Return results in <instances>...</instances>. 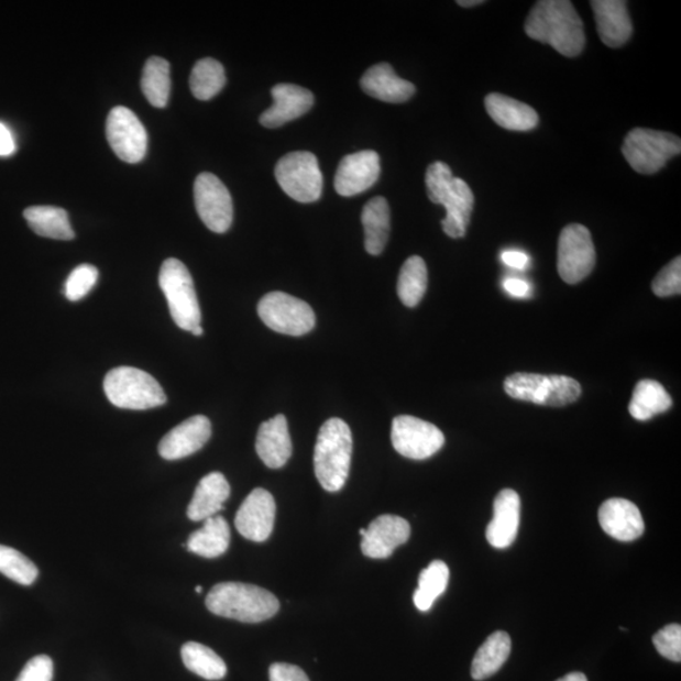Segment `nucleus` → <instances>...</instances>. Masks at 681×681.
Wrapping results in <instances>:
<instances>
[{"label":"nucleus","instance_id":"1","mask_svg":"<svg viewBox=\"0 0 681 681\" xmlns=\"http://www.w3.org/2000/svg\"><path fill=\"white\" fill-rule=\"evenodd\" d=\"M524 29L531 40L547 43L565 57L581 55L585 46L583 22L568 0H540Z\"/></svg>","mask_w":681,"mask_h":681},{"label":"nucleus","instance_id":"2","mask_svg":"<svg viewBox=\"0 0 681 681\" xmlns=\"http://www.w3.org/2000/svg\"><path fill=\"white\" fill-rule=\"evenodd\" d=\"M206 607L213 615L257 624L277 615L279 601L273 593L254 584L226 582L207 594Z\"/></svg>","mask_w":681,"mask_h":681},{"label":"nucleus","instance_id":"3","mask_svg":"<svg viewBox=\"0 0 681 681\" xmlns=\"http://www.w3.org/2000/svg\"><path fill=\"white\" fill-rule=\"evenodd\" d=\"M426 185L429 200L444 206L442 228L446 234L452 239L463 238L475 206V196L468 183L454 177L444 162H435L427 169Z\"/></svg>","mask_w":681,"mask_h":681},{"label":"nucleus","instance_id":"4","mask_svg":"<svg viewBox=\"0 0 681 681\" xmlns=\"http://www.w3.org/2000/svg\"><path fill=\"white\" fill-rule=\"evenodd\" d=\"M352 459V433L347 421L331 418L318 433L315 447V473L329 493H339L349 479Z\"/></svg>","mask_w":681,"mask_h":681},{"label":"nucleus","instance_id":"5","mask_svg":"<svg viewBox=\"0 0 681 681\" xmlns=\"http://www.w3.org/2000/svg\"><path fill=\"white\" fill-rule=\"evenodd\" d=\"M103 392L118 408L146 410L167 403V395L161 384L141 369L120 366L110 372L103 381Z\"/></svg>","mask_w":681,"mask_h":681},{"label":"nucleus","instance_id":"6","mask_svg":"<svg viewBox=\"0 0 681 681\" xmlns=\"http://www.w3.org/2000/svg\"><path fill=\"white\" fill-rule=\"evenodd\" d=\"M504 389L513 399L547 407H565L580 399L582 386L563 375L515 373L507 376Z\"/></svg>","mask_w":681,"mask_h":681},{"label":"nucleus","instance_id":"7","mask_svg":"<svg viewBox=\"0 0 681 681\" xmlns=\"http://www.w3.org/2000/svg\"><path fill=\"white\" fill-rule=\"evenodd\" d=\"M160 286L167 298L169 312L180 330L191 332L201 326V309L198 305L191 273L178 259H167L161 266Z\"/></svg>","mask_w":681,"mask_h":681},{"label":"nucleus","instance_id":"8","mask_svg":"<svg viewBox=\"0 0 681 681\" xmlns=\"http://www.w3.org/2000/svg\"><path fill=\"white\" fill-rule=\"evenodd\" d=\"M681 152L680 138L652 129L636 128L625 138L623 153L628 165L641 175L657 174Z\"/></svg>","mask_w":681,"mask_h":681},{"label":"nucleus","instance_id":"9","mask_svg":"<svg viewBox=\"0 0 681 681\" xmlns=\"http://www.w3.org/2000/svg\"><path fill=\"white\" fill-rule=\"evenodd\" d=\"M275 178L293 200L301 204L320 200L323 176L314 153L293 152L284 155L275 167Z\"/></svg>","mask_w":681,"mask_h":681},{"label":"nucleus","instance_id":"10","mask_svg":"<svg viewBox=\"0 0 681 681\" xmlns=\"http://www.w3.org/2000/svg\"><path fill=\"white\" fill-rule=\"evenodd\" d=\"M257 315L271 330L295 338L309 333L316 326L312 307L284 292L265 295L259 301Z\"/></svg>","mask_w":681,"mask_h":681},{"label":"nucleus","instance_id":"11","mask_svg":"<svg viewBox=\"0 0 681 681\" xmlns=\"http://www.w3.org/2000/svg\"><path fill=\"white\" fill-rule=\"evenodd\" d=\"M596 265L591 232L580 223L563 229L558 243V272L568 284H576L587 278Z\"/></svg>","mask_w":681,"mask_h":681},{"label":"nucleus","instance_id":"12","mask_svg":"<svg viewBox=\"0 0 681 681\" xmlns=\"http://www.w3.org/2000/svg\"><path fill=\"white\" fill-rule=\"evenodd\" d=\"M446 442L442 430L429 421L411 416L394 418L392 443L407 459L424 461L441 451Z\"/></svg>","mask_w":681,"mask_h":681},{"label":"nucleus","instance_id":"13","mask_svg":"<svg viewBox=\"0 0 681 681\" xmlns=\"http://www.w3.org/2000/svg\"><path fill=\"white\" fill-rule=\"evenodd\" d=\"M195 204L198 217L213 232H227L234 218L231 195L219 177L201 174L195 180Z\"/></svg>","mask_w":681,"mask_h":681},{"label":"nucleus","instance_id":"14","mask_svg":"<svg viewBox=\"0 0 681 681\" xmlns=\"http://www.w3.org/2000/svg\"><path fill=\"white\" fill-rule=\"evenodd\" d=\"M107 136L111 150L127 163L141 162L149 146V135L131 109L117 107L107 120Z\"/></svg>","mask_w":681,"mask_h":681},{"label":"nucleus","instance_id":"15","mask_svg":"<svg viewBox=\"0 0 681 681\" xmlns=\"http://www.w3.org/2000/svg\"><path fill=\"white\" fill-rule=\"evenodd\" d=\"M275 512L277 505L270 491L255 488L241 504L235 517V527L245 539L263 542L272 536Z\"/></svg>","mask_w":681,"mask_h":681},{"label":"nucleus","instance_id":"16","mask_svg":"<svg viewBox=\"0 0 681 681\" xmlns=\"http://www.w3.org/2000/svg\"><path fill=\"white\" fill-rule=\"evenodd\" d=\"M381 157L374 151H361L344 157L336 172V193L352 197L365 193L381 177Z\"/></svg>","mask_w":681,"mask_h":681},{"label":"nucleus","instance_id":"17","mask_svg":"<svg viewBox=\"0 0 681 681\" xmlns=\"http://www.w3.org/2000/svg\"><path fill=\"white\" fill-rule=\"evenodd\" d=\"M410 538V525L396 515H382L369 525L362 537L361 550L369 558L385 559Z\"/></svg>","mask_w":681,"mask_h":681},{"label":"nucleus","instance_id":"18","mask_svg":"<svg viewBox=\"0 0 681 681\" xmlns=\"http://www.w3.org/2000/svg\"><path fill=\"white\" fill-rule=\"evenodd\" d=\"M211 421L205 416L186 419L172 429L158 446L162 459L167 461L183 460L201 450L211 438Z\"/></svg>","mask_w":681,"mask_h":681},{"label":"nucleus","instance_id":"19","mask_svg":"<svg viewBox=\"0 0 681 681\" xmlns=\"http://www.w3.org/2000/svg\"><path fill=\"white\" fill-rule=\"evenodd\" d=\"M273 106L259 122L265 128H279L308 113L315 103L314 94L293 84H278L272 89Z\"/></svg>","mask_w":681,"mask_h":681},{"label":"nucleus","instance_id":"20","mask_svg":"<svg viewBox=\"0 0 681 681\" xmlns=\"http://www.w3.org/2000/svg\"><path fill=\"white\" fill-rule=\"evenodd\" d=\"M598 520L603 531L618 541H634L645 531L639 507L625 498H611L603 503Z\"/></svg>","mask_w":681,"mask_h":681},{"label":"nucleus","instance_id":"21","mask_svg":"<svg viewBox=\"0 0 681 681\" xmlns=\"http://www.w3.org/2000/svg\"><path fill=\"white\" fill-rule=\"evenodd\" d=\"M601 41L611 48L624 46L633 36V22L623 0H592Z\"/></svg>","mask_w":681,"mask_h":681},{"label":"nucleus","instance_id":"22","mask_svg":"<svg viewBox=\"0 0 681 681\" xmlns=\"http://www.w3.org/2000/svg\"><path fill=\"white\" fill-rule=\"evenodd\" d=\"M521 502L514 490L499 491L494 502V519L488 524L486 538L491 546L505 549L513 545L520 525Z\"/></svg>","mask_w":681,"mask_h":681},{"label":"nucleus","instance_id":"23","mask_svg":"<svg viewBox=\"0 0 681 681\" xmlns=\"http://www.w3.org/2000/svg\"><path fill=\"white\" fill-rule=\"evenodd\" d=\"M255 448L266 468L278 470L286 465L293 448L288 421L283 414L264 421L259 427Z\"/></svg>","mask_w":681,"mask_h":681},{"label":"nucleus","instance_id":"24","mask_svg":"<svg viewBox=\"0 0 681 681\" xmlns=\"http://www.w3.org/2000/svg\"><path fill=\"white\" fill-rule=\"evenodd\" d=\"M361 88L370 97L392 103L408 101L416 94V86L396 75L389 64L370 67L362 76Z\"/></svg>","mask_w":681,"mask_h":681},{"label":"nucleus","instance_id":"25","mask_svg":"<svg viewBox=\"0 0 681 681\" xmlns=\"http://www.w3.org/2000/svg\"><path fill=\"white\" fill-rule=\"evenodd\" d=\"M488 116L507 131L528 132L537 128L539 117L528 103L517 101L503 94H490L485 99Z\"/></svg>","mask_w":681,"mask_h":681},{"label":"nucleus","instance_id":"26","mask_svg":"<svg viewBox=\"0 0 681 681\" xmlns=\"http://www.w3.org/2000/svg\"><path fill=\"white\" fill-rule=\"evenodd\" d=\"M231 488L226 476L212 472L205 476L195 490V495L187 508V516L193 521H205L222 510L230 497Z\"/></svg>","mask_w":681,"mask_h":681},{"label":"nucleus","instance_id":"27","mask_svg":"<svg viewBox=\"0 0 681 681\" xmlns=\"http://www.w3.org/2000/svg\"><path fill=\"white\" fill-rule=\"evenodd\" d=\"M365 249L370 255H381L391 235V209L384 197L372 198L362 210Z\"/></svg>","mask_w":681,"mask_h":681},{"label":"nucleus","instance_id":"28","mask_svg":"<svg viewBox=\"0 0 681 681\" xmlns=\"http://www.w3.org/2000/svg\"><path fill=\"white\" fill-rule=\"evenodd\" d=\"M230 527L220 515L206 519L204 527L191 534L186 548L204 558H218L226 554L230 546Z\"/></svg>","mask_w":681,"mask_h":681},{"label":"nucleus","instance_id":"29","mask_svg":"<svg viewBox=\"0 0 681 681\" xmlns=\"http://www.w3.org/2000/svg\"><path fill=\"white\" fill-rule=\"evenodd\" d=\"M25 221L37 235L55 240H73V230L68 215L55 206H32L23 212Z\"/></svg>","mask_w":681,"mask_h":681},{"label":"nucleus","instance_id":"30","mask_svg":"<svg viewBox=\"0 0 681 681\" xmlns=\"http://www.w3.org/2000/svg\"><path fill=\"white\" fill-rule=\"evenodd\" d=\"M672 407V399L660 383L645 378L637 383L634 389L628 411L636 420H650Z\"/></svg>","mask_w":681,"mask_h":681},{"label":"nucleus","instance_id":"31","mask_svg":"<svg viewBox=\"0 0 681 681\" xmlns=\"http://www.w3.org/2000/svg\"><path fill=\"white\" fill-rule=\"evenodd\" d=\"M512 653V639L504 631L488 636L481 645L472 661L471 675L475 680H485L496 674Z\"/></svg>","mask_w":681,"mask_h":681},{"label":"nucleus","instance_id":"32","mask_svg":"<svg viewBox=\"0 0 681 681\" xmlns=\"http://www.w3.org/2000/svg\"><path fill=\"white\" fill-rule=\"evenodd\" d=\"M428 287V271L424 259L414 255L402 266L398 279V296L404 306L417 307Z\"/></svg>","mask_w":681,"mask_h":681},{"label":"nucleus","instance_id":"33","mask_svg":"<svg viewBox=\"0 0 681 681\" xmlns=\"http://www.w3.org/2000/svg\"><path fill=\"white\" fill-rule=\"evenodd\" d=\"M185 667L194 674L207 680L226 678L228 668L217 652L198 642H187L180 649Z\"/></svg>","mask_w":681,"mask_h":681},{"label":"nucleus","instance_id":"34","mask_svg":"<svg viewBox=\"0 0 681 681\" xmlns=\"http://www.w3.org/2000/svg\"><path fill=\"white\" fill-rule=\"evenodd\" d=\"M142 90L155 108H165L171 94V67L165 58L151 57L142 75Z\"/></svg>","mask_w":681,"mask_h":681},{"label":"nucleus","instance_id":"35","mask_svg":"<svg viewBox=\"0 0 681 681\" xmlns=\"http://www.w3.org/2000/svg\"><path fill=\"white\" fill-rule=\"evenodd\" d=\"M448 581L450 569L442 560H435L419 575V585L413 596L414 605L421 612L432 608L436 600L447 590Z\"/></svg>","mask_w":681,"mask_h":681},{"label":"nucleus","instance_id":"36","mask_svg":"<svg viewBox=\"0 0 681 681\" xmlns=\"http://www.w3.org/2000/svg\"><path fill=\"white\" fill-rule=\"evenodd\" d=\"M227 84L223 66L213 58H204L198 62L189 77V86L194 97L198 100H210L223 89Z\"/></svg>","mask_w":681,"mask_h":681},{"label":"nucleus","instance_id":"37","mask_svg":"<svg viewBox=\"0 0 681 681\" xmlns=\"http://www.w3.org/2000/svg\"><path fill=\"white\" fill-rule=\"evenodd\" d=\"M0 573L19 584L31 585L37 580L39 569L21 551L0 546Z\"/></svg>","mask_w":681,"mask_h":681},{"label":"nucleus","instance_id":"38","mask_svg":"<svg viewBox=\"0 0 681 681\" xmlns=\"http://www.w3.org/2000/svg\"><path fill=\"white\" fill-rule=\"evenodd\" d=\"M99 272L94 265L77 266L65 283V296L68 300L77 301L88 296L95 284L98 283Z\"/></svg>","mask_w":681,"mask_h":681},{"label":"nucleus","instance_id":"39","mask_svg":"<svg viewBox=\"0 0 681 681\" xmlns=\"http://www.w3.org/2000/svg\"><path fill=\"white\" fill-rule=\"evenodd\" d=\"M655 296L667 298L679 296L681 293V257L677 256L670 262L652 282Z\"/></svg>","mask_w":681,"mask_h":681},{"label":"nucleus","instance_id":"40","mask_svg":"<svg viewBox=\"0 0 681 681\" xmlns=\"http://www.w3.org/2000/svg\"><path fill=\"white\" fill-rule=\"evenodd\" d=\"M655 648L661 657L674 661H681V626L677 624L668 625L653 636Z\"/></svg>","mask_w":681,"mask_h":681},{"label":"nucleus","instance_id":"41","mask_svg":"<svg viewBox=\"0 0 681 681\" xmlns=\"http://www.w3.org/2000/svg\"><path fill=\"white\" fill-rule=\"evenodd\" d=\"M52 679H54V661L47 655H39L25 663L15 681H52Z\"/></svg>","mask_w":681,"mask_h":681},{"label":"nucleus","instance_id":"42","mask_svg":"<svg viewBox=\"0 0 681 681\" xmlns=\"http://www.w3.org/2000/svg\"><path fill=\"white\" fill-rule=\"evenodd\" d=\"M271 681H309L306 672L290 663L275 662L270 668Z\"/></svg>","mask_w":681,"mask_h":681},{"label":"nucleus","instance_id":"43","mask_svg":"<svg viewBox=\"0 0 681 681\" xmlns=\"http://www.w3.org/2000/svg\"><path fill=\"white\" fill-rule=\"evenodd\" d=\"M504 289L516 298H527L530 295V284L523 279L508 278L504 282Z\"/></svg>","mask_w":681,"mask_h":681},{"label":"nucleus","instance_id":"44","mask_svg":"<svg viewBox=\"0 0 681 681\" xmlns=\"http://www.w3.org/2000/svg\"><path fill=\"white\" fill-rule=\"evenodd\" d=\"M17 151L12 132L0 123V157H10Z\"/></svg>","mask_w":681,"mask_h":681},{"label":"nucleus","instance_id":"45","mask_svg":"<svg viewBox=\"0 0 681 681\" xmlns=\"http://www.w3.org/2000/svg\"><path fill=\"white\" fill-rule=\"evenodd\" d=\"M502 259L507 266L514 270H525L529 264V256L523 252H517V250L504 252Z\"/></svg>","mask_w":681,"mask_h":681},{"label":"nucleus","instance_id":"46","mask_svg":"<svg viewBox=\"0 0 681 681\" xmlns=\"http://www.w3.org/2000/svg\"><path fill=\"white\" fill-rule=\"evenodd\" d=\"M557 681H589V680H587V677L582 674V672H571V674L560 678Z\"/></svg>","mask_w":681,"mask_h":681},{"label":"nucleus","instance_id":"47","mask_svg":"<svg viewBox=\"0 0 681 681\" xmlns=\"http://www.w3.org/2000/svg\"><path fill=\"white\" fill-rule=\"evenodd\" d=\"M457 4L464 8L476 7L480 4H484V0H460V2H457Z\"/></svg>","mask_w":681,"mask_h":681},{"label":"nucleus","instance_id":"48","mask_svg":"<svg viewBox=\"0 0 681 681\" xmlns=\"http://www.w3.org/2000/svg\"><path fill=\"white\" fill-rule=\"evenodd\" d=\"M191 333H193L194 336H197V338H200V336H202V334H204V329H202V327H201V326H197V327H195V329L191 331Z\"/></svg>","mask_w":681,"mask_h":681},{"label":"nucleus","instance_id":"49","mask_svg":"<svg viewBox=\"0 0 681 681\" xmlns=\"http://www.w3.org/2000/svg\"><path fill=\"white\" fill-rule=\"evenodd\" d=\"M195 591L197 593H201L204 591V589L201 587V585H197V587L195 589Z\"/></svg>","mask_w":681,"mask_h":681},{"label":"nucleus","instance_id":"50","mask_svg":"<svg viewBox=\"0 0 681 681\" xmlns=\"http://www.w3.org/2000/svg\"><path fill=\"white\" fill-rule=\"evenodd\" d=\"M365 531H366V529H361V530H360V536H361V537H364Z\"/></svg>","mask_w":681,"mask_h":681}]
</instances>
